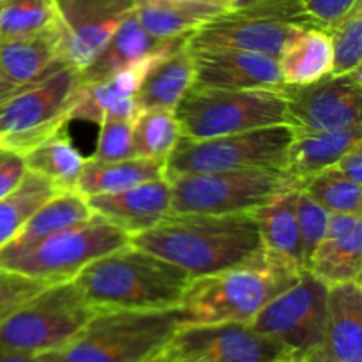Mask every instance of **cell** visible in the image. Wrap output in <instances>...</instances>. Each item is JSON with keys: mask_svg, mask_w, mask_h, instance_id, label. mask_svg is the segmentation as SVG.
I'll list each match as a JSON object with an SVG mask.
<instances>
[{"mask_svg": "<svg viewBox=\"0 0 362 362\" xmlns=\"http://www.w3.org/2000/svg\"><path fill=\"white\" fill-rule=\"evenodd\" d=\"M92 216L94 212L88 207L83 194L78 191H60L49 197L37 211L32 212L30 218L7 243V246H28L53 233L80 225Z\"/></svg>", "mask_w": 362, "mask_h": 362, "instance_id": "obj_28", "label": "cell"}, {"mask_svg": "<svg viewBox=\"0 0 362 362\" xmlns=\"http://www.w3.org/2000/svg\"><path fill=\"white\" fill-rule=\"evenodd\" d=\"M141 27L158 39L184 37L226 11L197 0H133Z\"/></svg>", "mask_w": 362, "mask_h": 362, "instance_id": "obj_25", "label": "cell"}, {"mask_svg": "<svg viewBox=\"0 0 362 362\" xmlns=\"http://www.w3.org/2000/svg\"><path fill=\"white\" fill-rule=\"evenodd\" d=\"M197 2L211 4V6L219 7L223 11H232L233 9V0H197Z\"/></svg>", "mask_w": 362, "mask_h": 362, "instance_id": "obj_44", "label": "cell"}, {"mask_svg": "<svg viewBox=\"0 0 362 362\" xmlns=\"http://www.w3.org/2000/svg\"><path fill=\"white\" fill-rule=\"evenodd\" d=\"M73 283L98 311H161L180 306L191 276L129 243L95 258Z\"/></svg>", "mask_w": 362, "mask_h": 362, "instance_id": "obj_2", "label": "cell"}, {"mask_svg": "<svg viewBox=\"0 0 362 362\" xmlns=\"http://www.w3.org/2000/svg\"><path fill=\"white\" fill-rule=\"evenodd\" d=\"M292 138L293 133L286 124L207 140L180 136L166 159L165 177L244 168L283 170Z\"/></svg>", "mask_w": 362, "mask_h": 362, "instance_id": "obj_11", "label": "cell"}, {"mask_svg": "<svg viewBox=\"0 0 362 362\" xmlns=\"http://www.w3.org/2000/svg\"><path fill=\"white\" fill-rule=\"evenodd\" d=\"M299 191V187H288L255 211L264 257L296 274L306 272L297 226Z\"/></svg>", "mask_w": 362, "mask_h": 362, "instance_id": "obj_20", "label": "cell"}, {"mask_svg": "<svg viewBox=\"0 0 362 362\" xmlns=\"http://www.w3.org/2000/svg\"><path fill=\"white\" fill-rule=\"evenodd\" d=\"M197 88L218 90H285L274 57L230 48H191Z\"/></svg>", "mask_w": 362, "mask_h": 362, "instance_id": "obj_16", "label": "cell"}, {"mask_svg": "<svg viewBox=\"0 0 362 362\" xmlns=\"http://www.w3.org/2000/svg\"><path fill=\"white\" fill-rule=\"evenodd\" d=\"M166 161L163 159L131 158L122 161L99 163L87 158L85 168L78 179L76 191L85 198L94 194H112L140 186L144 182L163 179Z\"/></svg>", "mask_w": 362, "mask_h": 362, "instance_id": "obj_27", "label": "cell"}, {"mask_svg": "<svg viewBox=\"0 0 362 362\" xmlns=\"http://www.w3.org/2000/svg\"><path fill=\"white\" fill-rule=\"evenodd\" d=\"M131 122H133V119L106 115L99 122L98 147L88 159L99 163H112L136 158L133 148Z\"/></svg>", "mask_w": 362, "mask_h": 362, "instance_id": "obj_35", "label": "cell"}, {"mask_svg": "<svg viewBox=\"0 0 362 362\" xmlns=\"http://www.w3.org/2000/svg\"><path fill=\"white\" fill-rule=\"evenodd\" d=\"M285 362H286V361H285Z\"/></svg>", "mask_w": 362, "mask_h": 362, "instance_id": "obj_47", "label": "cell"}, {"mask_svg": "<svg viewBox=\"0 0 362 362\" xmlns=\"http://www.w3.org/2000/svg\"><path fill=\"white\" fill-rule=\"evenodd\" d=\"M152 362H207L205 359H184V357H172L168 354L161 352Z\"/></svg>", "mask_w": 362, "mask_h": 362, "instance_id": "obj_43", "label": "cell"}, {"mask_svg": "<svg viewBox=\"0 0 362 362\" xmlns=\"http://www.w3.org/2000/svg\"><path fill=\"white\" fill-rule=\"evenodd\" d=\"M16 90L18 88L11 83V80L6 76V73L2 71V67H0V101L6 98H9V95Z\"/></svg>", "mask_w": 362, "mask_h": 362, "instance_id": "obj_42", "label": "cell"}, {"mask_svg": "<svg viewBox=\"0 0 362 362\" xmlns=\"http://www.w3.org/2000/svg\"><path fill=\"white\" fill-rule=\"evenodd\" d=\"M59 191L37 173L27 170L16 187L0 200V247L6 246L49 197Z\"/></svg>", "mask_w": 362, "mask_h": 362, "instance_id": "obj_31", "label": "cell"}, {"mask_svg": "<svg viewBox=\"0 0 362 362\" xmlns=\"http://www.w3.org/2000/svg\"><path fill=\"white\" fill-rule=\"evenodd\" d=\"M172 191L170 214L255 212L281 191L297 187L283 170L244 168L166 177Z\"/></svg>", "mask_w": 362, "mask_h": 362, "instance_id": "obj_10", "label": "cell"}, {"mask_svg": "<svg viewBox=\"0 0 362 362\" xmlns=\"http://www.w3.org/2000/svg\"><path fill=\"white\" fill-rule=\"evenodd\" d=\"M27 166L23 156L0 147V200L6 198L23 179Z\"/></svg>", "mask_w": 362, "mask_h": 362, "instance_id": "obj_39", "label": "cell"}, {"mask_svg": "<svg viewBox=\"0 0 362 362\" xmlns=\"http://www.w3.org/2000/svg\"><path fill=\"white\" fill-rule=\"evenodd\" d=\"M194 69L187 41L170 55L159 59L148 69L134 94L138 110L165 108L175 110L180 99L193 87Z\"/></svg>", "mask_w": 362, "mask_h": 362, "instance_id": "obj_24", "label": "cell"}, {"mask_svg": "<svg viewBox=\"0 0 362 362\" xmlns=\"http://www.w3.org/2000/svg\"><path fill=\"white\" fill-rule=\"evenodd\" d=\"M131 243V237L99 216L45 237L28 246L0 247V269L42 285L73 281L78 272L103 255Z\"/></svg>", "mask_w": 362, "mask_h": 362, "instance_id": "obj_5", "label": "cell"}, {"mask_svg": "<svg viewBox=\"0 0 362 362\" xmlns=\"http://www.w3.org/2000/svg\"><path fill=\"white\" fill-rule=\"evenodd\" d=\"M285 124L293 134L343 129L361 124V69L327 74L308 85H286Z\"/></svg>", "mask_w": 362, "mask_h": 362, "instance_id": "obj_13", "label": "cell"}, {"mask_svg": "<svg viewBox=\"0 0 362 362\" xmlns=\"http://www.w3.org/2000/svg\"><path fill=\"white\" fill-rule=\"evenodd\" d=\"M180 136H228L285 124V94L276 90H218L191 87L175 108Z\"/></svg>", "mask_w": 362, "mask_h": 362, "instance_id": "obj_8", "label": "cell"}, {"mask_svg": "<svg viewBox=\"0 0 362 362\" xmlns=\"http://www.w3.org/2000/svg\"><path fill=\"white\" fill-rule=\"evenodd\" d=\"M98 313L73 281L45 286L0 320V350L59 352Z\"/></svg>", "mask_w": 362, "mask_h": 362, "instance_id": "obj_6", "label": "cell"}, {"mask_svg": "<svg viewBox=\"0 0 362 362\" xmlns=\"http://www.w3.org/2000/svg\"><path fill=\"white\" fill-rule=\"evenodd\" d=\"M186 37L187 35L173 39L154 37L141 27L134 9L129 11L115 34L105 45V48L85 69L80 71V81L81 83H99V81L110 80L119 71L126 69L161 49L170 48Z\"/></svg>", "mask_w": 362, "mask_h": 362, "instance_id": "obj_21", "label": "cell"}, {"mask_svg": "<svg viewBox=\"0 0 362 362\" xmlns=\"http://www.w3.org/2000/svg\"><path fill=\"white\" fill-rule=\"evenodd\" d=\"M46 285L41 281L27 278L18 272L0 269V320L6 318L11 311L41 292Z\"/></svg>", "mask_w": 362, "mask_h": 362, "instance_id": "obj_37", "label": "cell"}, {"mask_svg": "<svg viewBox=\"0 0 362 362\" xmlns=\"http://www.w3.org/2000/svg\"><path fill=\"white\" fill-rule=\"evenodd\" d=\"M300 191L306 193L315 204L325 209L329 214L361 216V184L354 182L349 177L339 173L334 166L306 180Z\"/></svg>", "mask_w": 362, "mask_h": 362, "instance_id": "obj_32", "label": "cell"}, {"mask_svg": "<svg viewBox=\"0 0 362 362\" xmlns=\"http://www.w3.org/2000/svg\"><path fill=\"white\" fill-rule=\"evenodd\" d=\"M304 362H362L361 281L327 286V311L322 345Z\"/></svg>", "mask_w": 362, "mask_h": 362, "instance_id": "obj_17", "label": "cell"}, {"mask_svg": "<svg viewBox=\"0 0 362 362\" xmlns=\"http://www.w3.org/2000/svg\"><path fill=\"white\" fill-rule=\"evenodd\" d=\"M90 211L129 237L147 232L170 214L172 191L166 177L112 194L87 198Z\"/></svg>", "mask_w": 362, "mask_h": 362, "instance_id": "obj_18", "label": "cell"}, {"mask_svg": "<svg viewBox=\"0 0 362 362\" xmlns=\"http://www.w3.org/2000/svg\"><path fill=\"white\" fill-rule=\"evenodd\" d=\"M180 327V311H98L48 362H152Z\"/></svg>", "mask_w": 362, "mask_h": 362, "instance_id": "obj_4", "label": "cell"}, {"mask_svg": "<svg viewBox=\"0 0 362 362\" xmlns=\"http://www.w3.org/2000/svg\"><path fill=\"white\" fill-rule=\"evenodd\" d=\"M285 85H308L331 74L332 49L329 34L320 27H303L278 55Z\"/></svg>", "mask_w": 362, "mask_h": 362, "instance_id": "obj_26", "label": "cell"}, {"mask_svg": "<svg viewBox=\"0 0 362 362\" xmlns=\"http://www.w3.org/2000/svg\"><path fill=\"white\" fill-rule=\"evenodd\" d=\"M327 286L310 272L269 300L251 320L255 331L278 339L296 356L308 357L322 345Z\"/></svg>", "mask_w": 362, "mask_h": 362, "instance_id": "obj_12", "label": "cell"}, {"mask_svg": "<svg viewBox=\"0 0 362 362\" xmlns=\"http://www.w3.org/2000/svg\"><path fill=\"white\" fill-rule=\"evenodd\" d=\"M331 39V74H349L361 69L362 60V0L345 16L325 28Z\"/></svg>", "mask_w": 362, "mask_h": 362, "instance_id": "obj_34", "label": "cell"}, {"mask_svg": "<svg viewBox=\"0 0 362 362\" xmlns=\"http://www.w3.org/2000/svg\"><path fill=\"white\" fill-rule=\"evenodd\" d=\"M303 27H315L300 0H257L221 13L189 34L191 48H230L274 57Z\"/></svg>", "mask_w": 362, "mask_h": 362, "instance_id": "obj_9", "label": "cell"}, {"mask_svg": "<svg viewBox=\"0 0 362 362\" xmlns=\"http://www.w3.org/2000/svg\"><path fill=\"white\" fill-rule=\"evenodd\" d=\"M306 271L320 279L325 286L361 281V216L329 214L327 230L315 247Z\"/></svg>", "mask_w": 362, "mask_h": 362, "instance_id": "obj_19", "label": "cell"}, {"mask_svg": "<svg viewBox=\"0 0 362 362\" xmlns=\"http://www.w3.org/2000/svg\"><path fill=\"white\" fill-rule=\"evenodd\" d=\"M163 352L207 362H285L299 357L250 324L184 325L177 329Z\"/></svg>", "mask_w": 362, "mask_h": 362, "instance_id": "obj_14", "label": "cell"}, {"mask_svg": "<svg viewBox=\"0 0 362 362\" xmlns=\"http://www.w3.org/2000/svg\"><path fill=\"white\" fill-rule=\"evenodd\" d=\"M332 166H334L339 173L349 177L350 180L361 184L362 182V141L354 145L352 148H349V151H346L345 154H343Z\"/></svg>", "mask_w": 362, "mask_h": 362, "instance_id": "obj_40", "label": "cell"}, {"mask_svg": "<svg viewBox=\"0 0 362 362\" xmlns=\"http://www.w3.org/2000/svg\"><path fill=\"white\" fill-rule=\"evenodd\" d=\"M251 2H257V0H233V9H235V7L247 6V4H251Z\"/></svg>", "mask_w": 362, "mask_h": 362, "instance_id": "obj_45", "label": "cell"}, {"mask_svg": "<svg viewBox=\"0 0 362 362\" xmlns=\"http://www.w3.org/2000/svg\"><path fill=\"white\" fill-rule=\"evenodd\" d=\"M60 16V62L80 73L105 48L133 0H57Z\"/></svg>", "mask_w": 362, "mask_h": 362, "instance_id": "obj_15", "label": "cell"}, {"mask_svg": "<svg viewBox=\"0 0 362 362\" xmlns=\"http://www.w3.org/2000/svg\"><path fill=\"white\" fill-rule=\"evenodd\" d=\"M359 141H362L361 124L343 129L293 134L286 148L283 173L293 186L303 189L306 180L331 168L349 148Z\"/></svg>", "mask_w": 362, "mask_h": 362, "instance_id": "obj_22", "label": "cell"}, {"mask_svg": "<svg viewBox=\"0 0 362 362\" xmlns=\"http://www.w3.org/2000/svg\"><path fill=\"white\" fill-rule=\"evenodd\" d=\"M80 73L59 66L0 101V147L25 156L62 131L80 88Z\"/></svg>", "mask_w": 362, "mask_h": 362, "instance_id": "obj_7", "label": "cell"}, {"mask_svg": "<svg viewBox=\"0 0 362 362\" xmlns=\"http://www.w3.org/2000/svg\"><path fill=\"white\" fill-rule=\"evenodd\" d=\"M49 354H25L0 350V362H48Z\"/></svg>", "mask_w": 362, "mask_h": 362, "instance_id": "obj_41", "label": "cell"}, {"mask_svg": "<svg viewBox=\"0 0 362 362\" xmlns=\"http://www.w3.org/2000/svg\"><path fill=\"white\" fill-rule=\"evenodd\" d=\"M59 21L57 0H0V41L37 34Z\"/></svg>", "mask_w": 362, "mask_h": 362, "instance_id": "obj_33", "label": "cell"}, {"mask_svg": "<svg viewBox=\"0 0 362 362\" xmlns=\"http://www.w3.org/2000/svg\"><path fill=\"white\" fill-rule=\"evenodd\" d=\"M327 221L329 212L318 204H315L306 193L299 191V197H297V226H299L300 247H303L304 267L306 269L315 247L327 230Z\"/></svg>", "mask_w": 362, "mask_h": 362, "instance_id": "obj_36", "label": "cell"}, {"mask_svg": "<svg viewBox=\"0 0 362 362\" xmlns=\"http://www.w3.org/2000/svg\"><path fill=\"white\" fill-rule=\"evenodd\" d=\"M286 362H304V359H303V357H293V359H290Z\"/></svg>", "mask_w": 362, "mask_h": 362, "instance_id": "obj_46", "label": "cell"}, {"mask_svg": "<svg viewBox=\"0 0 362 362\" xmlns=\"http://www.w3.org/2000/svg\"><path fill=\"white\" fill-rule=\"evenodd\" d=\"M131 244L179 265L191 279L239 267L264 255L255 212L168 214L147 232L131 237Z\"/></svg>", "mask_w": 362, "mask_h": 362, "instance_id": "obj_1", "label": "cell"}, {"mask_svg": "<svg viewBox=\"0 0 362 362\" xmlns=\"http://www.w3.org/2000/svg\"><path fill=\"white\" fill-rule=\"evenodd\" d=\"M300 274L260 258L218 274L191 279L180 303L184 325L251 324L258 311Z\"/></svg>", "mask_w": 362, "mask_h": 362, "instance_id": "obj_3", "label": "cell"}, {"mask_svg": "<svg viewBox=\"0 0 362 362\" xmlns=\"http://www.w3.org/2000/svg\"><path fill=\"white\" fill-rule=\"evenodd\" d=\"M359 0H300L304 13L315 27L327 28L339 18L345 16Z\"/></svg>", "mask_w": 362, "mask_h": 362, "instance_id": "obj_38", "label": "cell"}, {"mask_svg": "<svg viewBox=\"0 0 362 362\" xmlns=\"http://www.w3.org/2000/svg\"><path fill=\"white\" fill-rule=\"evenodd\" d=\"M60 62V21L37 34L0 41V67L16 88L27 87Z\"/></svg>", "mask_w": 362, "mask_h": 362, "instance_id": "obj_23", "label": "cell"}, {"mask_svg": "<svg viewBox=\"0 0 362 362\" xmlns=\"http://www.w3.org/2000/svg\"><path fill=\"white\" fill-rule=\"evenodd\" d=\"M64 129L23 156L27 170L48 180L59 193L76 191L78 179L87 163V158L74 147Z\"/></svg>", "mask_w": 362, "mask_h": 362, "instance_id": "obj_29", "label": "cell"}, {"mask_svg": "<svg viewBox=\"0 0 362 362\" xmlns=\"http://www.w3.org/2000/svg\"><path fill=\"white\" fill-rule=\"evenodd\" d=\"M131 134H133V148L136 158L166 161L180 138L175 110H138L131 122Z\"/></svg>", "mask_w": 362, "mask_h": 362, "instance_id": "obj_30", "label": "cell"}]
</instances>
